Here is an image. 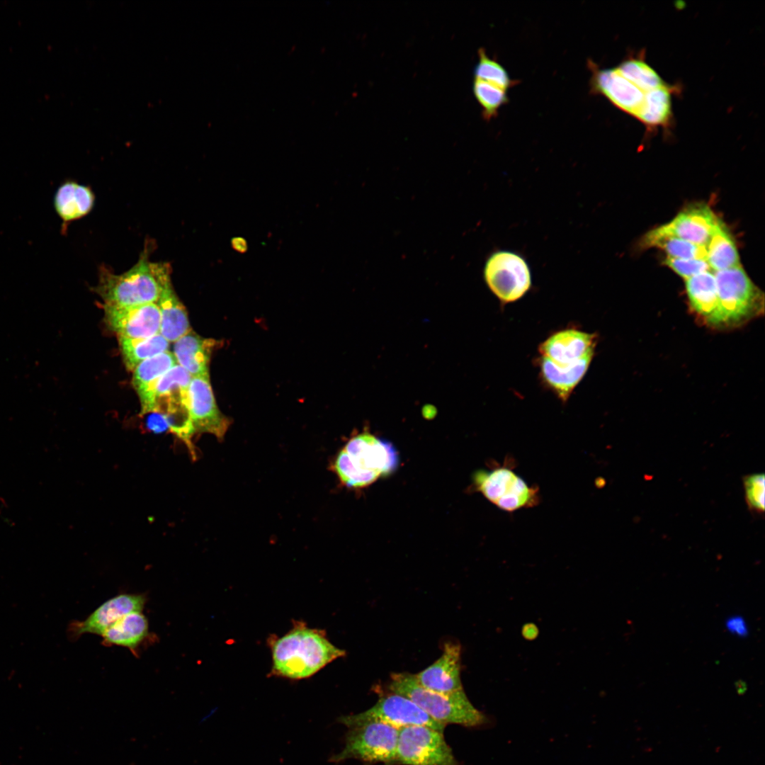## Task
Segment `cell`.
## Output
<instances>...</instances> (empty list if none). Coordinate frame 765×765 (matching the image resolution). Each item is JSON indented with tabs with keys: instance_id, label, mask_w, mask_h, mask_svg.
I'll list each match as a JSON object with an SVG mask.
<instances>
[{
	"instance_id": "23",
	"label": "cell",
	"mask_w": 765,
	"mask_h": 765,
	"mask_svg": "<svg viewBox=\"0 0 765 765\" xmlns=\"http://www.w3.org/2000/svg\"><path fill=\"white\" fill-rule=\"evenodd\" d=\"M686 290L693 310L712 326L718 309L714 273L707 271L686 279Z\"/></svg>"
},
{
	"instance_id": "2",
	"label": "cell",
	"mask_w": 765,
	"mask_h": 765,
	"mask_svg": "<svg viewBox=\"0 0 765 765\" xmlns=\"http://www.w3.org/2000/svg\"><path fill=\"white\" fill-rule=\"evenodd\" d=\"M591 91L637 120L654 92L667 82L640 55H629L617 67L601 69L589 60Z\"/></svg>"
},
{
	"instance_id": "6",
	"label": "cell",
	"mask_w": 765,
	"mask_h": 765,
	"mask_svg": "<svg viewBox=\"0 0 765 765\" xmlns=\"http://www.w3.org/2000/svg\"><path fill=\"white\" fill-rule=\"evenodd\" d=\"M714 275L718 309L713 327H737L763 312V294L741 266L714 272Z\"/></svg>"
},
{
	"instance_id": "32",
	"label": "cell",
	"mask_w": 765,
	"mask_h": 765,
	"mask_svg": "<svg viewBox=\"0 0 765 765\" xmlns=\"http://www.w3.org/2000/svg\"><path fill=\"white\" fill-rule=\"evenodd\" d=\"M664 264L686 279L710 268L706 260L697 259H685L668 256L664 261Z\"/></svg>"
},
{
	"instance_id": "26",
	"label": "cell",
	"mask_w": 765,
	"mask_h": 765,
	"mask_svg": "<svg viewBox=\"0 0 765 765\" xmlns=\"http://www.w3.org/2000/svg\"><path fill=\"white\" fill-rule=\"evenodd\" d=\"M706 261L714 272L741 266L736 245L720 219L706 245Z\"/></svg>"
},
{
	"instance_id": "15",
	"label": "cell",
	"mask_w": 765,
	"mask_h": 765,
	"mask_svg": "<svg viewBox=\"0 0 765 765\" xmlns=\"http://www.w3.org/2000/svg\"><path fill=\"white\" fill-rule=\"evenodd\" d=\"M104 321L118 336L144 339L160 334L161 314L157 303L120 307L103 305Z\"/></svg>"
},
{
	"instance_id": "31",
	"label": "cell",
	"mask_w": 765,
	"mask_h": 765,
	"mask_svg": "<svg viewBox=\"0 0 765 765\" xmlns=\"http://www.w3.org/2000/svg\"><path fill=\"white\" fill-rule=\"evenodd\" d=\"M746 500L749 507L756 512L764 511L765 480L763 473L749 475L744 478Z\"/></svg>"
},
{
	"instance_id": "9",
	"label": "cell",
	"mask_w": 765,
	"mask_h": 765,
	"mask_svg": "<svg viewBox=\"0 0 765 765\" xmlns=\"http://www.w3.org/2000/svg\"><path fill=\"white\" fill-rule=\"evenodd\" d=\"M483 276L489 289L504 304L520 300L532 286L528 261L523 255L511 250L492 251L485 261Z\"/></svg>"
},
{
	"instance_id": "10",
	"label": "cell",
	"mask_w": 765,
	"mask_h": 765,
	"mask_svg": "<svg viewBox=\"0 0 765 765\" xmlns=\"http://www.w3.org/2000/svg\"><path fill=\"white\" fill-rule=\"evenodd\" d=\"M344 749L331 757L340 762L349 759L395 764L399 729L381 722L348 727Z\"/></svg>"
},
{
	"instance_id": "17",
	"label": "cell",
	"mask_w": 765,
	"mask_h": 765,
	"mask_svg": "<svg viewBox=\"0 0 765 765\" xmlns=\"http://www.w3.org/2000/svg\"><path fill=\"white\" fill-rule=\"evenodd\" d=\"M460 658V645L447 642L441 656L414 677L421 686L436 693L449 694L463 691Z\"/></svg>"
},
{
	"instance_id": "22",
	"label": "cell",
	"mask_w": 765,
	"mask_h": 765,
	"mask_svg": "<svg viewBox=\"0 0 765 765\" xmlns=\"http://www.w3.org/2000/svg\"><path fill=\"white\" fill-rule=\"evenodd\" d=\"M94 204V195L91 188L74 181L63 182L53 197L54 208L64 223L86 215Z\"/></svg>"
},
{
	"instance_id": "29",
	"label": "cell",
	"mask_w": 765,
	"mask_h": 765,
	"mask_svg": "<svg viewBox=\"0 0 765 765\" xmlns=\"http://www.w3.org/2000/svg\"><path fill=\"white\" fill-rule=\"evenodd\" d=\"M473 93L487 120L497 115L499 109L509 101L506 90L477 79L473 82Z\"/></svg>"
},
{
	"instance_id": "8",
	"label": "cell",
	"mask_w": 765,
	"mask_h": 765,
	"mask_svg": "<svg viewBox=\"0 0 765 765\" xmlns=\"http://www.w3.org/2000/svg\"><path fill=\"white\" fill-rule=\"evenodd\" d=\"M473 482L487 500L505 511L532 507L538 503V488L529 486L510 464L478 470Z\"/></svg>"
},
{
	"instance_id": "21",
	"label": "cell",
	"mask_w": 765,
	"mask_h": 765,
	"mask_svg": "<svg viewBox=\"0 0 765 765\" xmlns=\"http://www.w3.org/2000/svg\"><path fill=\"white\" fill-rule=\"evenodd\" d=\"M157 304L161 314L160 334L169 342H175L191 330L186 310L173 288L171 273L163 280Z\"/></svg>"
},
{
	"instance_id": "11",
	"label": "cell",
	"mask_w": 765,
	"mask_h": 765,
	"mask_svg": "<svg viewBox=\"0 0 765 765\" xmlns=\"http://www.w3.org/2000/svg\"><path fill=\"white\" fill-rule=\"evenodd\" d=\"M458 765L443 732L423 725L399 729L395 764Z\"/></svg>"
},
{
	"instance_id": "14",
	"label": "cell",
	"mask_w": 765,
	"mask_h": 765,
	"mask_svg": "<svg viewBox=\"0 0 765 765\" xmlns=\"http://www.w3.org/2000/svg\"><path fill=\"white\" fill-rule=\"evenodd\" d=\"M189 395L191 417L195 435L210 434L222 441L232 421L220 410L210 377H192Z\"/></svg>"
},
{
	"instance_id": "4",
	"label": "cell",
	"mask_w": 765,
	"mask_h": 765,
	"mask_svg": "<svg viewBox=\"0 0 765 765\" xmlns=\"http://www.w3.org/2000/svg\"><path fill=\"white\" fill-rule=\"evenodd\" d=\"M398 460L390 442L365 432L346 443L335 457L332 469L346 487L362 488L395 470Z\"/></svg>"
},
{
	"instance_id": "3",
	"label": "cell",
	"mask_w": 765,
	"mask_h": 765,
	"mask_svg": "<svg viewBox=\"0 0 765 765\" xmlns=\"http://www.w3.org/2000/svg\"><path fill=\"white\" fill-rule=\"evenodd\" d=\"M146 246L137 262L123 273L115 274L106 267H101L94 290L103 305L130 307L157 303L163 280L171 273V266L165 262L150 261L151 248Z\"/></svg>"
},
{
	"instance_id": "16",
	"label": "cell",
	"mask_w": 765,
	"mask_h": 765,
	"mask_svg": "<svg viewBox=\"0 0 765 765\" xmlns=\"http://www.w3.org/2000/svg\"><path fill=\"white\" fill-rule=\"evenodd\" d=\"M141 594H120L104 602L83 621H74L69 627L72 638L84 633L101 635L113 623L123 616L134 611H141L145 604Z\"/></svg>"
},
{
	"instance_id": "27",
	"label": "cell",
	"mask_w": 765,
	"mask_h": 765,
	"mask_svg": "<svg viewBox=\"0 0 765 765\" xmlns=\"http://www.w3.org/2000/svg\"><path fill=\"white\" fill-rule=\"evenodd\" d=\"M126 368L132 371L142 361L169 351V342L160 334L144 339L118 336Z\"/></svg>"
},
{
	"instance_id": "20",
	"label": "cell",
	"mask_w": 765,
	"mask_h": 765,
	"mask_svg": "<svg viewBox=\"0 0 765 765\" xmlns=\"http://www.w3.org/2000/svg\"><path fill=\"white\" fill-rule=\"evenodd\" d=\"M217 341L205 339L192 329L174 342L173 354L177 364L192 377L209 376L211 354Z\"/></svg>"
},
{
	"instance_id": "24",
	"label": "cell",
	"mask_w": 765,
	"mask_h": 765,
	"mask_svg": "<svg viewBox=\"0 0 765 765\" xmlns=\"http://www.w3.org/2000/svg\"><path fill=\"white\" fill-rule=\"evenodd\" d=\"M148 635V622L141 611L128 613L111 625L101 635L106 645L128 647L135 652L137 647Z\"/></svg>"
},
{
	"instance_id": "33",
	"label": "cell",
	"mask_w": 765,
	"mask_h": 765,
	"mask_svg": "<svg viewBox=\"0 0 765 765\" xmlns=\"http://www.w3.org/2000/svg\"><path fill=\"white\" fill-rule=\"evenodd\" d=\"M726 628L731 633L741 637L746 636L748 634L747 625L741 616H735L728 618L726 620Z\"/></svg>"
},
{
	"instance_id": "35",
	"label": "cell",
	"mask_w": 765,
	"mask_h": 765,
	"mask_svg": "<svg viewBox=\"0 0 765 765\" xmlns=\"http://www.w3.org/2000/svg\"><path fill=\"white\" fill-rule=\"evenodd\" d=\"M232 248L237 252L244 254L248 249L246 240L242 237H234L231 239Z\"/></svg>"
},
{
	"instance_id": "7",
	"label": "cell",
	"mask_w": 765,
	"mask_h": 765,
	"mask_svg": "<svg viewBox=\"0 0 765 765\" xmlns=\"http://www.w3.org/2000/svg\"><path fill=\"white\" fill-rule=\"evenodd\" d=\"M192 376L176 364L159 380L154 394L152 413L165 419L169 431L187 447L191 458L197 459L193 441L195 436L190 411L189 385Z\"/></svg>"
},
{
	"instance_id": "34",
	"label": "cell",
	"mask_w": 765,
	"mask_h": 765,
	"mask_svg": "<svg viewBox=\"0 0 765 765\" xmlns=\"http://www.w3.org/2000/svg\"><path fill=\"white\" fill-rule=\"evenodd\" d=\"M157 414V416L152 415L148 419L147 421V427L148 430L156 433L161 434L167 430H169L168 424L162 415Z\"/></svg>"
},
{
	"instance_id": "28",
	"label": "cell",
	"mask_w": 765,
	"mask_h": 765,
	"mask_svg": "<svg viewBox=\"0 0 765 765\" xmlns=\"http://www.w3.org/2000/svg\"><path fill=\"white\" fill-rule=\"evenodd\" d=\"M643 247L664 249L669 257L706 260V246H698L664 232L660 227L647 232L642 238Z\"/></svg>"
},
{
	"instance_id": "18",
	"label": "cell",
	"mask_w": 765,
	"mask_h": 765,
	"mask_svg": "<svg viewBox=\"0 0 765 765\" xmlns=\"http://www.w3.org/2000/svg\"><path fill=\"white\" fill-rule=\"evenodd\" d=\"M718 220L707 205L697 203L689 205L660 227L667 234L706 246Z\"/></svg>"
},
{
	"instance_id": "30",
	"label": "cell",
	"mask_w": 765,
	"mask_h": 765,
	"mask_svg": "<svg viewBox=\"0 0 765 765\" xmlns=\"http://www.w3.org/2000/svg\"><path fill=\"white\" fill-rule=\"evenodd\" d=\"M479 60L475 66V79H480L507 90L516 84L498 62L490 58L481 48L478 51Z\"/></svg>"
},
{
	"instance_id": "25",
	"label": "cell",
	"mask_w": 765,
	"mask_h": 765,
	"mask_svg": "<svg viewBox=\"0 0 765 765\" xmlns=\"http://www.w3.org/2000/svg\"><path fill=\"white\" fill-rule=\"evenodd\" d=\"M538 363L544 384L563 402L568 400L591 364V362H586L572 368L562 369L543 357H540Z\"/></svg>"
},
{
	"instance_id": "5",
	"label": "cell",
	"mask_w": 765,
	"mask_h": 765,
	"mask_svg": "<svg viewBox=\"0 0 765 765\" xmlns=\"http://www.w3.org/2000/svg\"><path fill=\"white\" fill-rule=\"evenodd\" d=\"M389 689L414 703L436 721L477 727L489 722L487 716L469 701L463 690L449 694L436 693L421 686L414 674L393 673Z\"/></svg>"
},
{
	"instance_id": "13",
	"label": "cell",
	"mask_w": 765,
	"mask_h": 765,
	"mask_svg": "<svg viewBox=\"0 0 765 765\" xmlns=\"http://www.w3.org/2000/svg\"><path fill=\"white\" fill-rule=\"evenodd\" d=\"M597 343L595 334L565 329L547 338L539 346L540 357L557 368L567 369L591 362Z\"/></svg>"
},
{
	"instance_id": "1",
	"label": "cell",
	"mask_w": 765,
	"mask_h": 765,
	"mask_svg": "<svg viewBox=\"0 0 765 765\" xmlns=\"http://www.w3.org/2000/svg\"><path fill=\"white\" fill-rule=\"evenodd\" d=\"M272 666L271 674L293 680L309 678L346 652L333 645L323 630L295 621L280 637L268 638Z\"/></svg>"
},
{
	"instance_id": "19",
	"label": "cell",
	"mask_w": 765,
	"mask_h": 765,
	"mask_svg": "<svg viewBox=\"0 0 765 765\" xmlns=\"http://www.w3.org/2000/svg\"><path fill=\"white\" fill-rule=\"evenodd\" d=\"M176 364L173 353L167 351L142 361L132 370V383L140 399V415L152 413L157 384Z\"/></svg>"
},
{
	"instance_id": "12",
	"label": "cell",
	"mask_w": 765,
	"mask_h": 765,
	"mask_svg": "<svg viewBox=\"0 0 765 765\" xmlns=\"http://www.w3.org/2000/svg\"><path fill=\"white\" fill-rule=\"evenodd\" d=\"M339 721L347 727L369 722H381L398 729L411 725H423L443 732L446 727L407 698L392 693L381 697L366 711L341 716Z\"/></svg>"
}]
</instances>
